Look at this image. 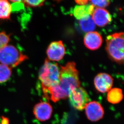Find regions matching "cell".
Here are the masks:
<instances>
[{
    "label": "cell",
    "instance_id": "cell-2",
    "mask_svg": "<svg viewBox=\"0 0 124 124\" xmlns=\"http://www.w3.org/2000/svg\"><path fill=\"white\" fill-rule=\"evenodd\" d=\"M60 74V67L58 64L46 59L39 73V79L45 95L49 88L58 84Z\"/></svg>",
    "mask_w": 124,
    "mask_h": 124
},
{
    "label": "cell",
    "instance_id": "cell-23",
    "mask_svg": "<svg viewBox=\"0 0 124 124\" xmlns=\"http://www.w3.org/2000/svg\"><path fill=\"white\" fill-rule=\"evenodd\" d=\"M0 124H1V123H0Z\"/></svg>",
    "mask_w": 124,
    "mask_h": 124
},
{
    "label": "cell",
    "instance_id": "cell-21",
    "mask_svg": "<svg viewBox=\"0 0 124 124\" xmlns=\"http://www.w3.org/2000/svg\"><path fill=\"white\" fill-rule=\"evenodd\" d=\"M1 124H9V121L8 118L7 117L2 116V121H1Z\"/></svg>",
    "mask_w": 124,
    "mask_h": 124
},
{
    "label": "cell",
    "instance_id": "cell-15",
    "mask_svg": "<svg viewBox=\"0 0 124 124\" xmlns=\"http://www.w3.org/2000/svg\"><path fill=\"white\" fill-rule=\"evenodd\" d=\"M79 25L82 30L87 33L94 31L96 28V24L92 16L87 17L80 20Z\"/></svg>",
    "mask_w": 124,
    "mask_h": 124
},
{
    "label": "cell",
    "instance_id": "cell-19",
    "mask_svg": "<svg viewBox=\"0 0 124 124\" xmlns=\"http://www.w3.org/2000/svg\"><path fill=\"white\" fill-rule=\"evenodd\" d=\"M94 7L98 8H104L109 5L110 3V0H90Z\"/></svg>",
    "mask_w": 124,
    "mask_h": 124
},
{
    "label": "cell",
    "instance_id": "cell-12",
    "mask_svg": "<svg viewBox=\"0 0 124 124\" xmlns=\"http://www.w3.org/2000/svg\"><path fill=\"white\" fill-rule=\"evenodd\" d=\"M95 7L92 4H87L84 5H77L74 8L73 14L74 16L78 20L92 16Z\"/></svg>",
    "mask_w": 124,
    "mask_h": 124
},
{
    "label": "cell",
    "instance_id": "cell-4",
    "mask_svg": "<svg viewBox=\"0 0 124 124\" xmlns=\"http://www.w3.org/2000/svg\"><path fill=\"white\" fill-rule=\"evenodd\" d=\"M27 56L12 45H7L0 51V63L14 68L28 59Z\"/></svg>",
    "mask_w": 124,
    "mask_h": 124
},
{
    "label": "cell",
    "instance_id": "cell-14",
    "mask_svg": "<svg viewBox=\"0 0 124 124\" xmlns=\"http://www.w3.org/2000/svg\"><path fill=\"white\" fill-rule=\"evenodd\" d=\"M12 12V6L8 0H0V19H9Z\"/></svg>",
    "mask_w": 124,
    "mask_h": 124
},
{
    "label": "cell",
    "instance_id": "cell-9",
    "mask_svg": "<svg viewBox=\"0 0 124 124\" xmlns=\"http://www.w3.org/2000/svg\"><path fill=\"white\" fill-rule=\"evenodd\" d=\"M94 82L96 90L100 92L104 93L108 92L111 89L113 79L108 74L100 73L95 77Z\"/></svg>",
    "mask_w": 124,
    "mask_h": 124
},
{
    "label": "cell",
    "instance_id": "cell-6",
    "mask_svg": "<svg viewBox=\"0 0 124 124\" xmlns=\"http://www.w3.org/2000/svg\"><path fill=\"white\" fill-rule=\"evenodd\" d=\"M46 53L47 59L49 61H59L64 56L66 48L62 41H54L49 44Z\"/></svg>",
    "mask_w": 124,
    "mask_h": 124
},
{
    "label": "cell",
    "instance_id": "cell-20",
    "mask_svg": "<svg viewBox=\"0 0 124 124\" xmlns=\"http://www.w3.org/2000/svg\"><path fill=\"white\" fill-rule=\"evenodd\" d=\"M90 0H75L76 3L79 5H84L88 4Z\"/></svg>",
    "mask_w": 124,
    "mask_h": 124
},
{
    "label": "cell",
    "instance_id": "cell-3",
    "mask_svg": "<svg viewBox=\"0 0 124 124\" xmlns=\"http://www.w3.org/2000/svg\"><path fill=\"white\" fill-rule=\"evenodd\" d=\"M124 33H115L107 37L106 50L110 59L116 63L124 62Z\"/></svg>",
    "mask_w": 124,
    "mask_h": 124
},
{
    "label": "cell",
    "instance_id": "cell-18",
    "mask_svg": "<svg viewBox=\"0 0 124 124\" xmlns=\"http://www.w3.org/2000/svg\"><path fill=\"white\" fill-rule=\"evenodd\" d=\"M46 0H24V4L27 7H39L42 6Z\"/></svg>",
    "mask_w": 124,
    "mask_h": 124
},
{
    "label": "cell",
    "instance_id": "cell-17",
    "mask_svg": "<svg viewBox=\"0 0 124 124\" xmlns=\"http://www.w3.org/2000/svg\"><path fill=\"white\" fill-rule=\"evenodd\" d=\"M10 41V35L5 32H0V51L8 45Z\"/></svg>",
    "mask_w": 124,
    "mask_h": 124
},
{
    "label": "cell",
    "instance_id": "cell-7",
    "mask_svg": "<svg viewBox=\"0 0 124 124\" xmlns=\"http://www.w3.org/2000/svg\"><path fill=\"white\" fill-rule=\"evenodd\" d=\"M85 109V115L90 121L97 122L104 117V110L101 105L96 101L89 102Z\"/></svg>",
    "mask_w": 124,
    "mask_h": 124
},
{
    "label": "cell",
    "instance_id": "cell-16",
    "mask_svg": "<svg viewBox=\"0 0 124 124\" xmlns=\"http://www.w3.org/2000/svg\"><path fill=\"white\" fill-rule=\"evenodd\" d=\"M12 69L5 64L0 63V83L7 82L12 75Z\"/></svg>",
    "mask_w": 124,
    "mask_h": 124
},
{
    "label": "cell",
    "instance_id": "cell-1",
    "mask_svg": "<svg viewBox=\"0 0 124 124\" xmlns=\"http://www.w3.org/2000/svg\"><path fill=\"white\" fill-rule=\"evenodd\" d=\"M80 86L78 71L76 63L70 62L64 66H60L59 82L56 87L64 99L68 97L71 91Z\"/></svg>",
    "mask_w": 124,
    "mask_h": 124
},
{
    "label": "cell",
    "instance_id": "cell-5",
    "mask_svg": "<svg viewBox=\"0 0 124 124\" xmlns=\"http://www.w3.org/2000/svg\"><path fill=\"white\" fill-rule=\"evenodd\" d=\"M68 97L73 107L79 111L85 109L90 99L86 91L80 86L71 91Z\"/></svg>",
    "mask_w": 124,
    "mask_h": 124
},
{
    "label": "cell",
    "instance_id": "cell-13",
    "mask_svg": "<svg viewBox=\"0 0 124 124\" xmlns=\"http://www.w3.org/2000/svg\"><path fill=\"white\" fill-rule=\"evenodd\" d=\"M123 98V94L121 89L119 88H114L108 91L107 99L112 104H117L120 103Z\"/></svg>",
    "mask_w": 124,
    "mask_h": 124
},
{
    "label": "cell",
    "instance_id": "cell-11",
    "mask_svg": "<svg viewBox=\"0 0 124 124\" xmlns=\"http://www.w3.org/2000/svg\"><path fill=\"white\" fill-rule=\"evenodd\" d=\"M92 17L95 24L99 27H103L108 25L112 20L110 13L104 8L96 9L93 13Z\"/></svg>",
    "mask_w": 124,
    "mask_h": 124
},
{
    "label": "cell",
    "instance_id": "cell-8",
    "mask_svg": "<svg viewBox=\"0 0 124 124\" xmlns=\"http://www.w3.org/2000/svg\"><path fill=\"white\" fill-rule=\"evenodd\" d=\"M53 112L52 106L47 102H39L34 106L33 113L35 118L41 122H44L50 118Z\"/></svg>",
    "mask_w": 124,
    "mask_h": 124
},
{
    "label": "cell",
    "instance_id": "cell-10",
    "mask_svg": "<svg viewBox=\"0 0 124 124\" xmlns=\"http://www.w3.org/2000/svg\"><path fill=\"white\" fill-rule=\"evenodd\" d=\"M85 47L91 50H98L101 47L103 39L101 34L97 32L93 31L87 33L84 39Z\"/></svg>",
    "mask_w": 124,
    "mask_h": 124
},
{
    "label": "cell",
    "instance_id": "cell-22",
    "mask_svg": "<svg viewBox=\"0 0 124 124\" xmlns=\"http://www.w3.org/2000/svg\"><path fill=\"white\" fill-rule=\"evenodd\" d=\"M14 3H23L24 0H8Z\"/></svg>",
    "mask_w": 124,
    "mask_h": 124
}]
</instances>
